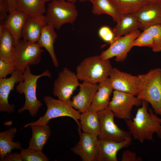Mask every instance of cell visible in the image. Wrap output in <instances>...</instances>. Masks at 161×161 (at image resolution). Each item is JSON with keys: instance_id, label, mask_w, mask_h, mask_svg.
<instances>
[{"instance_id": "obj_23", "label": "cell", "mask_w": 161, "mask_h": 161, "mask_svg": "<svg viewBox=\"0 0 161 161\" xmlns=\"http://www.w3.org/2000/svg\"><path fill=\"white\" fill-rule=\"evenodd\" d=\"M30 126L32 134L27 148L42 151L51 135L50 128L47 124L32 125Z\"/></svg>"}, {"instance_id": "obj_16", "label": "cell", "mask_w": 161, "mask_h": 161, "mask_svg": "<svg viewBox=\"0 0 161 161\" xmlns=\"http://www.w3.org/2000/svg\"><path fill=\"white\" fill-rule=\"evenodd\" d=\"M78 93L74 96L71 100V105L80 113L89 110L95 95L97 91L98 85L83 82L79 84Z\"/></svg>"}, {"instance_id": "obj_27", "label": "cell", "mask_w": 161, "mask_h": 161, "mask_svg": "<svg viewBox=\"0 0 161 161\" xmlns=\"http://www.w3.org/2000/svg\"><path fill=\"white\" fill-rule=\"evenodd\" d=\"M14 46L11 34L7 29L0 25V57L14 62Z\"/></svg>"}, {"instance_id": "obj_25", "label": "cell", "mask_w": 161, "mask_h": 161, "mask_svg": "<svg viewBox=\"0 0 161 161\" xmlns=\"http://www.w3.org/2000/svg\"><path fill=\"white\" fill-rule=\"evenodd\" d=\"M80 120L83 132L99 136L100 127L98 112L87 111L81 114Z\"/></svg>"}, {"instance_id": "obj_8", "label": "cell", "mask_w": 161, "mask_h": 161, "mask_svg": "<svg viewBox=\"0 0 161 161\" xmlns=\"http://www.w3.org/2000/svg\"><path fill=\"white\" fill-rule=\"evenodd\" d=\"M142 100L128 93L114 90L112 100L107 108L115 117L125 120L131 119L133 107L142 105Z\"/></svg>"}, {"instance_id": "obj_40", "label": "cell", "mask_w": 161, "mask_h": 161, "mask_svg": "<svg viewBox=\"0 0 161 161\" xmlns=\"http://www.w3.org/2000/svg\"><path fill=\"white\" fill-rule=\"evenodd\" d=\"M46 1L48 2V1H52L54 0H45ZM67 0L69 1H71L74 3H75V2L77 1V0Z\"/></svg>"}, {"instance_id": "obj_1", "label": "cell", "mask_w": 161, "mask_h": 161, "mask_svg": "<svg viewBox=\"0 0 161 161\" xmlns=\"http://www.w3.org/2000/svg\"><path fill=\"white\" fill-rule=\"evenodd\" d=\"M148 103L143 100L142 106L138 109L135 117L125 120L126 124L134 140L143 143L145 140L154 141L153 134L156 132L160 138L161 118L149 109Z\"/></svg>"}, {"instance_id": "obj_34", "label": "cell", "mask_w": 161, "mask_h": 161, "mask_svg": "<svg viewBox=\"0 0 161 161\" xmlns=\"http://www.w3.org/2000/svg\"><path fill=\"white\" fill-rule=\"evenodd\" d=\"M100 37L105 42L110 43L114 38V35L112 30L107 26L100 27L98 31Z\"/></svg>"}, {"instance_id": "obj_28", "label": "cell", "mask_w": 161, "mask_h": 161, "mask_svg": "<svg viewBox=\"0 0 161 161\" xmlns=\"http://www.w3.org/2000/svg\"><path fill=\"white\" fill-rule=\"evenodd\" d=\"M91 3L93 14H107L110 16L115 22L119 21L120 14L109 0H94Z\"/></svg>"}, {"instance_id": "obj_19", "label": "cell", "mask_w": 161, "mask_h": 161, "mask_svg": "<svg viewBox=\"0 0 161 161\" xmlns=\"http://www.w3.org/2000/svg\"><path fill=\"white\" fill-rule=\"evenodd\" d=\"M98 88L89 110L98 112L106 109L113 90L109 78L98 83Z\"/></svg>"}, {"instance_id": "obj_31", "label": "cell", "mask_w": 161, "mask_h": 161, "mask_svg": "<svg viewBox=\"0 0 161 161\" xmlns=\"http://www.w3.org/2000/svg\"><path fill=\"white\" fill-rule=\"evenodd\" d=\"M144 30L148 32L153 39L154 45L152 48V51L156 52L161 51V24L152 26Z\"/></svg>"}, {"instance_id": "obj_42", "label": "cell", "mask_w": 161, "mask_h": 161, "mask_svg": "<svg viewBox=\"0 0 161 161\" xmlns=\"http://www.w3.org/2000/svg\"><path fill=\"white\" fill-rule=\"evenodd\" d=\"M160 138H161V128L160 131Z\"/></svg>"}, {"instance_id": "obj_17", "label": "cell", "mask_w": 161, "mask_h": 161, "mask_svg": "<svg viewBox=\"0 0 161 161\" xmlns=\"http://www.w3.org/2000/svg\"><path fill=\"white\" fill-rule=\"evenodd\" d=\"M97 161H117L118 152L129 146L132 142L131 136L120 141L99 139Z\"/></svg>"}, {"instance_id": "obj_6", "label": "cell", "mask_w": 161, "mask_h": 161, "mask_svg": "<svg viewBox=\"0 0 161 161\" xmlns=\"http://www.w3.org/2000/svg\"><path fill=\"white\" fill-rule=\"evenodd\" d=\"M43 100L47 106L45 114L37 121L26 124L24 128L32 125L47 124L52 119L67 116L72 118L76 122L78 126L79 134L81 133V126L78 121L80 120L81 114L79 111L73 107L70 104L49 96L45 95Z\"/></svg>"}, {"instance_id": "obj_41", "label": "cell", "mask_w": 161, "mask_h": 161, "mask_svg": "<svg viewBox=\"0 0 161 161\" xmlns=\"http://www.w3.org/2000/svg\"><path fill=\"white\" fill-rule=\"evenodd\" d=\"M81 2H83L86 1H89L92 2L94 0H79Z\"/></svg>"}, {"instance_id": "obj_21", "label": "cell", "mask_w": 161, "mask_h": 161, "mask_svg": "<svg viewBox=\"0 0 161 161\" xmlns=\"http://www.w3.org/2000/svg\"><path fill=\"white\" fill-rule=\"evenodd\" d=\"M55 28L51 25L46 24L43 27L37 42L41 48H44L49 55L54 66H59V63L55 55L54 43L58 36Z\"/></svg>"}, {"instance_id": "obj_10", "label": "cell", "mask_w": 161, "mask_h": 161, "mask_svg": "<svg viewBox=\"0 0 161 161\" xmlns=\"http://www.w3.org/2000/svg\"><path fill=\"white\" fill-rule=\"evenodd\" d=\"M140 33V30H137L127 35L114 38L109 43V47L99 55L100 57L104 60L115 57L116 61H124L133 47L134 41Z\"/></svg>"}, {"instance_id": "obj_7", "label": "cell", "mask_w": 161, "mask_h": 161, "mask_svg": "<svg viewBox=\"0 0 161 161\" xmlns=\"http://www.w3.org/2000/svg\"><path fill=\"white\" fill-rule=\"evenodd\" d=\"M44 50L37 43L20 39L14 46V61L16 69L24 73L27 65H37L40 62Z\"/></svg>"}, {"instance_id": "obj_36", "label": "cell", "mask_w": 161, "mask_h": 161, "mask_svg": "<svg viewBox=\"0 0 161 161\" xmlns=\"http://www.w3.org/2000/svg\"><path fill=\"white\" fill-rule=\"evenodd\" d=\"M9 13V8L6 1L0 0V24H3L4 23Z\"/></svg>"}, {"instance_id": "obj_9", "label": "cell", "mask_w": 161, "mask_h": 161, "mask_svg": "<svg viewBox=\"0 0 161 161\" xmlns=\"http://www.w3.org/2000/svg\"><path fill=\"white\" fill-rule=\"evenodd\" d=\"M98 113L100 127L99 139L120 142L132 136L129 131L123 130L115 123L114 113L107 107Z\"/></svg>"}, {"instance_id": "obj_22", "label": "cell", "mask_w": 161, "mask_h": 161, "mask_svg": "<svg viewBox=\"0 0 161 161\" xmlns=\"http://www.w3.org/2000/svg\"><path fill=\"white\" fill-rule=\"evenodd\" d=\"M139 28L134 13H130L120 14L119 21L112 30L115 38L127 35Z\"/></svg>"}, {"instance_id": "obj_39", "label": "cell", "mask_w": 161, "mask_h": 161, "mask_svg": "<svg viewBox=\"0 0 161 161\" xmlns=\"http://www.w3.org/2000/svg\"><path fill=\"white\" fill-rule=\"evenodd\" d=\"M148 3L161 4V0H145Z\"/></svg>"}, {"instance_id": "obj_30", "label": "cell", "mask_w": 161, "mask_h": 161, "mask_svg": "<svg viewBox=\"0 0 161 161\" xmlns=\"http://www.w3.org/2000/svg\"><path fill=\"white\" fill-rule=\"evenodd\" d=\"M22 161H48L49 159L41 151L27 148L21 149L20 153Z\"/></svg>"}, {"instance_id": "obj_18", "label": "cell", "mask_w": 161, "mask_h": 161, "mask_svg": "<svg viewBox=\"0 0 161 161\" xmlns=\"http://www.w3.org/2000/svg\"><path fill=\"white\" fill-rule=\"evenodd\" d=\"M26 13L16 10L9 13L3 25L13 36L15 46L22 37V31L28 17Z\"/></svg>"}, {"instance_id": "obj_37", "label": "cell", "mask_w": 161, "mask_h": 161, "mask_svg": "<svg viewBox=\"0 0 161 161\" xmlns=\"http://www.w3.org/2000/svg\"><path fill=\"white\" fill-rule=\"evenodd\" d=\"M0 161H22L20 153H9L4 157L0 158Z\"/></svg>"}, {"instance_id": "obj_5", "label": "cell", "mask_w": 161, "mask_h": 161, "mask_svg": "<svg viewBox=\"0 0 161 161\" xmlns=\"http://www.w3.org/2000/svg\"><path fill=\"white\" fill-rule=\"evenodd\" d=\"M74 2L66 0H54L48 4L45 18L46 24L59 29L64 24H72L78 15Z\"/></svg>"}, {"instance_id": "obj_24", "label": "cell", "mask_w": 161, "mask_h": 161, "mask_svg": "<svg viewBox=\"0 0 161 161\" xmlns=\"http://www.w3.org/2000/svg\"><path fill=\"white\" fill-rule=\"evenodd\" d=\"M46 24L45 20H40L29 16L22 31L23 39L37 43L43 27Z\"/></svg>"}, {"instance_id": "obj_43", "label": "cell", "mask_w": 161, "mask_h": 161, "mask_svg": "<svg viewBox=\"0 0 161 161\" xmlns=\"http://www.w3.org/2000/svg\"></svg>"}, {"instance_id": "obj_11", "label": "cell", "mask_w": 161, "mask_h": 161, "mask_svg": "<svg viewBox=\"0 0 161 161\" xmlns=\"http://www.w3.org/2000/svg\"><path fill=\"white\" fill-rule=\"evenodd\" d=\"M76 74L66 67L58 73L53 84V93L58 99L71 105L70 98L80 83Z\"/></svg>"}, {"instance_id": "obj_3", "label": "cell", "mask_w": 161, "mask_h": 161, "mask_svg": "<svg viewBox=\"0 0 161 161\" xmlns=\"http://www.w3.org/2000/svg\"><path fill=\"white\" fill-rule=\"evenodd\" d=\"M24 75V80L20 82L16 87L17 92L20 94L24 93L25 96L24 105L18 110V112L20 113L28 110L30 115L34 117L36 115L39 109L43 105V103L37 99L36 96L38 80L44 76L51 78V75L48 70H45L39 75H34L31 73L30 65L28 64L26 67Z\"/></svg>"}, {"instance_id": "obj_12", "label": "cell", "mask_w": 161, "mask_h": 161, "mask_svg": "<svg viewBox=\"0 0 161 161\" xmlns=\"http://www.w3.org/2000/svg\"><path fill=\"white\" fill-rule=\"evenodd\" d=\"M78 143L71 149L83 161H97L99 140L98 136L83 132Z\"/></svg>"}, {"instance_id": "obj_13", "label": "cell", "mask_w": 161, "mask_h": 161, "mask_svg": "<svg viewBox=\"0 0 161 161\" xmlns=\"http://www.w3.org/2000/svg\"><path fill=\"white\" fill-rule=\"evenodd\" d=\"M109 79L113 90L137 95L139 84L138 76H134L112 68Z\"/></svg>"}, {"instance_id": "obj_26", "label": "cell", "mask_w": 161, "mask_h": 161, "mask_svg": "<svg viewBox=\"0 0 161 161\" xmlns=\"http://www.w3.org/2000/svg\"><path fill=\"white\" fill-rule=\"evenodd\" d=\"M16 128L11 127L0 133V156L4 157L15 149H21V145L18 141L13 140L16 132Z\"/></svg>"}, {"instance_id": "obj_2", "label": "cell", "mask_w": 161, "mask_h": 161, "mask_svg": "<svg viewBox=\"0 0 161 161\" xmlns=\"http://www.w3.org/2000/svg\"><path fill=\"white\" fill-rule=\"evenodd\" d=\"M138 76L139 82L137 97L150 103L154 112L161 116V69H152Z\"/></svg>"}, {"instance_id": "obj_15", "label": "cell", "mask_w": 161, "mask_h": 161, "mask_svg": "<svg viewBox=\"0 0 161 161\" xmlns=\"http://www.w3.org/2000/svg\"><path fill=\"white\" fill-rule=\"evenodd\" d=\"M134 13L140 28L143 31L161 23V4L147 3Z\"/></svg>"}, {"instance_id": "obj_33", "label": "cell", "mask_w": 161, "mask_h": 161, "mask_svg": "<svg viewBox=\"0 0 161 161\" xmlns=\"http://www.w3.org/2000/svg\"><path fill=\"white\" fill-rule=\"evenodd\" d=\"M154 45V41L152 37L145 30L140 33L133 43V47H147L152 48Z\"/></svg>"}, {"instance_id": "obj_32", "label": "cell", "mask_w": 161, "mask_h": 161, "mask_svg": "<svg viewBox=\"0 0 161 161\" xmlns=\"http://www.w3.org/2000/svg\"><path fill=\"white\" fill-rule=\"evenodd\" d=\"M16 70L14 62L0 57V78H6Z\"/></svg>"}, {"instance_id": "obj_14", "label": "cell", "mask_w": 161, "mask_h": 161, "mask_svg": "<svg viewBox=\"0 0 161 161\" xmlns=\"http://www.w3.org/2000/svg\"><path fill=\"white\" fill-rule=\"evenodd\" d=\"M7 78H0V111L8 113L13 112L15 106L10 104L8 101L9 94L13 90L15 84L24 80V73L15 70Z\"/></svg>"}, {"instance_id": "obj_29", "label": "cell", "mask_w": 161, "mask_h": 161, "mask_svg": "<svg viewBox=\"0 0 161 161\" xmlns=\"http://www.w3.org/2000/svg\"><path fill=\"white\" fill-rule=\"evenodd\" d=\"M120 14L134 13L148 3L145 0H109Z\"/></svg>"}, {"instance_id": "obj_20", "label": "cell", "mask_w": 161, "mask_h": 161, "mask_svg": "<svg viewBox=\"0 0 161 161\" xmlns=\"http://www.w3.org/2000/svg\"><path fill=\"white\" fill-rule=\"evenodd\" d=\"M46 2L45 0H16V10L38 20H45Z\"/></svg>"}, {"instance_id": "obj_35", "label": "cell", "mask_w": 161, "mask_h": 161, "mask_svg": "<svg viewBox=\"0 0 161 161\" xmlns=\"http://www.w3.org/2000/svg\"><path fill=\"white\" fill-rule=\"evenodd\" d=\"M121 161H142L140 157H137L135 152L127 150L124 151L122 154Z\"/></svg>"}, {"instance_id": "obj_4", "label": "cell", "mask_w": 161, "mask_h": 161, "mask_svg": "<svg viewBox=\"0 0 161 161\" xmlns=\"http://www.w3.org/2000/svg\"><path fill=\"white\" fill-rule=\"evenodd\" d=\"M112 68L109 60L96 55L84 59L77 66L76 74L83 82L97 83L109 78Z\"/></svg>"}, {"instance_id": "obj_38", "label": "cell", "mask_w": 161, "mask_h": 161, "mask_svg": "<svg viewBox=\"0 0 161 161\" xmlns=\"http://www.w3.org/2000/svg\"><path fill=\"white\" fill-rule=\"evenodd\" d=\"M8 6L9 13L16 10V0H5Z\"/></svg>"}]
</instances>
